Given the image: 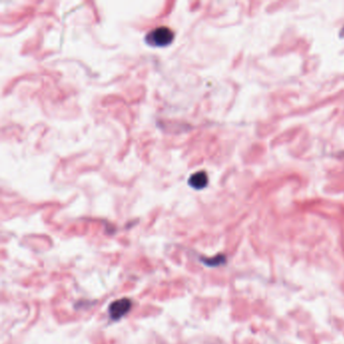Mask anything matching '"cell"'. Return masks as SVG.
Listing matches in <instances>:
<instances>
[{
  "instance_id": "1",
  "label": "cell",
  "mask_w": 344,
  "mask_h": 344,
  "mask_svg": "<svg viewBox=\"0 0 344 344\" xmlns=\"http://www.w3.org/2000/svg\"><path fill=\"white\" fill-rule=\"evenodd\" d=\"M175 35L171 28L168 26H159L152 29L144 38L145 42L149 47L153 48H164L168 47L174 40Z\"/></svg>"
},
{
  "instance_id": "2",
  "label": "cell",
  "mask_w": 344,
  "mask_h": 344,
  "mask_svg": "<svg viewBox=\"0 0 344 344\" xmlns=\"http://www.w3.org/2000/svg\"><path fill=\"white\" fill-rule=\"evenodd\" d=\"M131 301L127 298L119 299V300L112 302L108 308L110 318L114 321L121 319L129 312V310L131 309Z\"/></svg>"
},
{
  "instance_id": "3",
  "label": "cell",
  "mask_w": 344,
  "mask_h": 344,
  "mask_svg": "<svg viewBox=\"0 0 344 344\" xmlns=\"http://www.w3.org/2000/svg\"><path fill=\"white\" fill-rule=\"evenodd\" d=\"M188 184L190 187L196 190L204 189L208 185V176L206 172L199 171L195 174H193L189 179Z\"/></svg>"
},
{
  "instance_id": "4",
  "label": "cell",
  "mask_w": 344,
  "mask_h": 344,
  "mask_svg": "<svg viewBox=\"0 0 344 344\" xmlns=\"http://www.w3.org/2000/svg\"><path fill=\"white\" fill-rule=\"evenodd\" d=\"M223 260H224L223 257H216L214 259H204V258L201 259L202 263L208 266H217L218 264L223 263Z\"/></svg>"
},
{
  "instance_id": "5",
  "label": "cell",
  "mask_w": 344,
  "mask_h": 344,
  "mask_svg": "<svg viewBox=\"0 0 344 344\" xmlns=\"http://www.w3.org/2000/svg\"><path fill=\"white\" fill-rule=\"evenodd\" d=\"M341 36L344 38V27L342 28V31H341Z\"/></svg>"
}]
</instances>
